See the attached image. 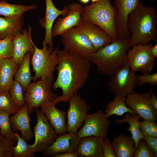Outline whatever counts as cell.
Wrapping results in <instances>:
<instances>
[{
  "label": "cell",
  "instance_id": "6da1fadb",
  "mask_svg": "<svg viewBox=\"0 0 157 157\" xmlns=\"http://www.w3.org/2000/svg\"><path fill=\"white\" fill-rule=\"evenodd\" d=\"M58 72L56 80L53 84L54 89H61L62 94L57 100L68 102L70 98L85 84L89 77L91 64L86 58L72 53L63 49L57 54Z\"/></svg>",
  "mask_w": 157,
  "mask_h": 157
},
{
  "label": "cell",
  "instance_id": "7a4b0ae2",
  "mask_svg": "<svg viewBox=\"0 0 157 157\" xmlns=\"http://www.w3.org/2000/svg\"><path fill=\"white\" fill-rule=\"evenodd\" d=\"M157 11L152 6H146L140 2L129 15L127 27L131 36L130 47L157 42Z\"/></svg>",
  "mask_w": 157,
  "mask_h": 157
},
{
  "label": "cell",
  "instance_id": "3957f363",
  "mask_svg": "<svg viewBox=\"0 0 157 157\" xmlns=\"http://www.w3.org/2000/svg\"><path fill=\"white\" fill-rule=\"evenodd\" d=\"M129 47V40L118 39L91 53L88 58L96 65L98 74L111 77L127 63V52Z\"/></svg>",
  "mask_w": 157,
  "mask_h": 157
},
{
  "label": "cell",
  "instance_id": "277c9868",
  "mask_svg": "<svg viewBox=\"0 0 157 157\" xmlns=\"http://www.w3.org/2000/svg\"><path fill=\"white\" fill-rule=\"evenodd\" d=\"M115 10L110 0H99L90 5L83 6L81 17L98 26L113 40L118 36L115 23Z\"/></svg>",
  "mask_w": 157,
  "mask_h": 157
},
{
  "label": "cell",
  "instance_id": "5b68a950",
  "mask_svg": "<svg viewBox=\"0 0 157 157\" xmlns=\"http://www.w3.org/2000/svg\"><path fill=\"white\" fill-rule=\"evenodd\" d=\"M33 54L31 58V64L35 75L32 80L36 82L38 78L49 79L53 81V72L58 64L57 54L58 46L54 49H51L46 45L42 49L38 48L34 44Z\"/></svg>",
  "mask_w": 157,
  "mask_h": 157
},
{
  "label": "cell",
  "instance_id": "8992f818",
  "mask_svg": "<svg viewBox=\"0 0 157 157\" xmlns=\"http://www.w3.org/2000/svg\"><path fill=\"white\" fill-rule=\"evenodd\" d=\"M53 81L49 79L39 78L36 82L31 83L24 93V98L29 114L35 109H38L48 100L56 101L58 96L51 90Z\"/></svg>",
  "mask_w": 157,
  "mask_h": 157
},
{
  "label": "cell",
  "instance_id": "52a82bcc",
  "mask_svg": "<svg viewBox=\"0 0 157 157\" xmlns=\"http://www.w3.org/2000/svg\"><path fill=\"white\" fill-rule=\"evenodd\" d=\"M60 36L64 49L72 53L88 58L91 53L96 51L87 36L77 26Z\"/></svg>",
  "mask_w": 157,
  "mask_h": 157
},
{
  "label": "cell",
  "instance_id": "ba28073f",
  "mask_svg": "<svg viewBox=\"0 0 157 157\" xmlns=\"http://www.w3.org/2000/svg\"><path fill=\"white\" fill-rule=\"evenodd\" d=\"M108 83L110 90L115 94L126 97L134 92L137 84L135 72L127 63L118 69L110 77Z\"/></svg>",
  "mask_w": 157,
  "mask_h": 157
},
{
  "label": "cell",
  "instance_id": "9c48e42d",
  "mask_svg": "<svg viewBox=\"0 0 157 157\" xmlns=\"http://www.w3.org/2000/svg\"><path fill=\"white\" fill-rule=\"evenodd\" d=\"M152 43L138 44L132 47L127 53V63L134 72L151 74L154 66L155 58L151 53Z\"/></svg>",
  "mask_w": 157,
  "mask_h": 157
},
{
  "label": "cell",
  "instance_id": "30bf717a",
  "mask_svg": "<svg viewBox=\"0 0 157 157\" xmlns=\"http://www.w3.org/2000/svg\"><path fill=\"white\" fill-rule=\"evenodd\" d=\"M34 110L37 122L34 128L35 141L31 144V152L33 153L44 151L58 135L42 111L38 109Z\"/></svg>",
  "mask_w": 157,
  "mask_h": 157
},
{
  "label": "cell",
  "instance_id": "8fae6325",
  "mask_svg": "<svg viewBox=\"0 0 157 157\" xmlns=\"http://www.w3.org/2000/svg\"><path fill=\"white\" fill-rule=\"evenodd\" d=\"M105 113L102 109L92 114H87L84 125L77 133L80 138L95 136L104 138L107 135L108 132L111 121L108 120Z\"/></svg>",
  "mask_w": 157,
  "mask_h": 157
},
{
  "label": "cell",
  "instance_id": "7c38bea8",
  "mask_svg": "<svg viewBox=\"0 0 157 157\" xmlns=\"http://www.w3.org/2000/svg\"><path fill=\"white\" fill-rule=\"evenodd\" d=\"M150 92L140 93L134 92L125 97L127 106L134 111L143 120L156 122L157 111L151 104Z\"/></svg>",
  "mask_w": 157,
  "mask_h": 157
},
{
  "label": "cell",
  "instance_id": "4fadbf2b",
  "mask_svg": "<svg viewBox=\"0 0 157 157\" xmlns=\"http://www.w3.org/2000/svg\"><path fill=\"white\" fill-rule=\"evenodd\" d=\"M69 107L67 111V121L66 132L76 133L78 128L85 121L90 107L87 104L85 100L76 94L69 99Z\"/></svg>",
  "mask_w": 157,
  "mask_h": 157
},
{
  "label": "cell",
  "instance_id": "5bb4252c",
  "mask_svg": "<svg viewBox=\"0 0 157 157\" xmlns=\"http://www.w3.org/2000/svg\"><path fill=\"white\" fill-rule=\"evenodd\" d=\"M140 0H114L115 10V23L118 39L129 40L131 34L127 27L128 18L130 13L136 7Z\"/></svg>",
  "mask_w": 157,
  "mask_h": 157
},
{
  "label": "cell",
  "instance_id": "9a60e30c",
  "mask_svg": "<svg viewBox=\"0 0 157 157\" xmlns=\"http://www.w3.org/2000/svg\"><path fill=\"white\" fill-rule=\"evenodd\" d=\"M83 7L82 3L75 2L67 6V14L64 17L58 18L53 26V38L61 35L66 31L77 25L81 19V14Z\"/></svg>",
  "mask_w": 157,
  "mask_h": 157
},
{
  "label": "cell",
  "instance_id": "2e32d148",
  "mask_svg": "<svg viewBox=\"0 0 157 157\" xmlns=\"http://www.w3.org/2000/svg\"><path fill=\"white\" fill-rule=\"evenodd\" d=\"M46 11L45 16L39 20L40 25L45 29V35L42 45L48 44L49 48L53 49L52 41V29L55 19L60 15L63 17L67 14V6H65L62 10L57 8L54 5L52 0H45Z\"/></svg>",
  "mask_w": 157,
  "mask_h": 157
},
{
  "label": "cell",
  "instance_id": "e0dca14e",
  "mask_svg": "<svg viewBox=\"0 0 157 157\" xmlns=\"http://www.w3.org/2000/svg\"><path fill=\"white\" fill-rule=\"evenodd\" d=\"M87 36L96 51L113 41L110 36L97 25L81 19L76 26Z\"/></svg>",
  "mask_w": 157,
  "mask_h": 157
},
{
  "label": "cell",
  "instance_id": "ac0fdd59",
  "mask_svg": "<svg viewBox=\"0 0 157 157\" xmlns=\"http://www.w3.org/2000/svg\"><path fill=\"white\" fill-rule=\"evenodd\" d=\"M55 101L48 100L41 106L40 110L44 114L58 135L66 132V111L58 109Z\"/></svg>",
  "mask_w": 157,
  "mask_h": 157
},
{
  "label": "cell",
  "instance_id": "d6986e66",
  "mask_svg": "<svg viewBox=\"0 0 157 157\" xmlns=\"http://www.w3.org/2000/svg\"><path fill=\"white\" fill-rule=\"evenodd\" d=\"M31 27L29 26L28 30L25 28L13 37L14 51L12 59L18 65L27 52H30L32 55L33 53L34 48L31 38Z\"/></svg>",
  "mask_w": 157,
  "mask_h": 157
},
{
  "label": "cell",
  "instance_id": "ffe728a7",
  "mask_svg": "<svg viewBox=\"0 0 157 157\" xmlns=\"http://www.w3.org/2000/svg\"><path fill=\"white\" fill-rule=\"evenodd\" d=\"M81 139L77 133H67L58 135L55 140L43 151L44 156L75 151Z\"/></svg>",
  "mask_w": 157,
  "mask_h": 157
},
{
  "label": "cell",
  "instance_id": "44dd1931",
  "mask_svg": "<svg viewBox=\"0 0 157 157\" xmlns=\"http://www.w3.org/2000/svg\"><path fill=\"white\" fill-rule=\"evenodd\" d=\"M29 114L26 104L17 112L10 117V122L13 130L20 132L22 137L26 141L30 140L33 135L31 127Z\"/></svg>",
  "mask_w": 157,
  "mask_h": 157
},
{
  "label": "cell",
  "instance_id": "7402d4cb",
  "mask_svg": "<svg viewBox=\"0 0 157 157\" xmlns=\"http://www.w3.org/2000/svg\"><path fill=\"white\" fill-rule=\"evenodd\" d=\"M104 138L95 136L81 138L76 151L81 157H103Z\"/></svg>",
  "mask_w": 157,
  "mask_h": 157
},
{
  "label": "cell",
  "instance_id": "603a6c76",
  "mask_svg": "<svg viewBox=\"0 0 157 157\" xmlns=\"http://www.w3.org/2000/svg\"><path fill=\"white\" fill-rule=\"evenodd\" d=\"M19 66L12 59H0V92H9Z\"/></svg>",
  "mask_w": 157,
  "mask_h": 157
},
{
  "label": "cell",
  "instance_id": "cb8c5ba5",
  "mask_svg": "<svg viewBox=\"0 0 157 157\" xmlns=\"http://www.w3.org/2000/svg\"><path fill=\"white\" fill-rule=\"evenodd\" d=\"M111 143L116 157H133L136 148L131 137L120 133L115 137Z\"/></svg>",
  "mask_w": 157,
  "mask_h": 157
},
{
  "label": "cell",
  "instance_id": "d4e9b609",
  "mask_svg": "<svg viewBox=\"0 0 157 157\" xmlns=\"http://www.w3.org/2000/svg\"><path fill=\"white\" fill-rule=\"evenodd\" d=\"M24 23L23 15L17 18L0 16V40L21 33L23 30Z\"/></svg>",
  "mask_w": 157,
  "mask_h": 157
},
{
  "label": "cell",
  "instance_id": "484cf974",
  "mask_svg": "<svg viewBox=\"0 0 157 157\" xmlns=\"http://www.w3.org/2000/svg\"><path fill=\"white\" fill-rule=\"evenodd\" d=\"M141 119V117L137 114L126 113L125 116L123 117L121 119L114 120V122L116 124H121L126 122L129 124L130 127H127L126 130L131 133V137L134 141L136 148L140 140L143 139L144 137L140 129V120Z\"/></svg>",
  "mask_w": 157,
  "mask_h": 157
},
{
  "label": "cell",
  "instance_id": "4316f807",
  "mask_svg": "<svg viewBox=\"0 0 157 157\" xmlns=\"http://www.w3.org/2000/svg\"><path fill=\"white\" fill-rule=\"evenodd\" d=\"M31 55L29 51L26 53L14 76L15 80L22 86L24 92H26L32 80L30 67Z\"/></svg>",
  "mask_w": 157,
  "mask_h": 157
},
{
  "label": "cell",
  "instance_id": "83f0119b",
  "mask_svg": "<svg viewBox=\"0 0 157 157\" xmlns=\"http://www.w3.org/2000/svg\"><path fill=\"white\" fill-rule=\"evenodd\" d=\"M37 7L35 4L29 6L14 4L2 0L0 1V15L7 18H17L22 16L26 12L36 9Z\"/></svg>",
  "mask_w": 157,
  "mask_h": 157
},
{
  "label": "cell",
  "instance_id": "f1b7e54d",
  "mask_svg": "<svg viewBox=\"0 0 157 157\" xmlns=\"http://www.w3.org/2000/svg\"><path fill=\"white\" fill-rule=\"evenodd\" d=\"M125 99V97L115 94L114 99L107 103L104 111L107 119L113 115L123 117V115L126 113H136L133 110L127 106Z\"/></svg>",
  "mask_w": 157,
  "mask_h": 157
},
{
  "label": "cell",
  "instance_id": "f546056e",
  "mask_svg": "<svg viewBox=\"0 0 157 157\" xmlns=\"http://www.w3.org/2000/svg\"><path fill=\"white\" fill-rule=\"evenodd\" d=\"M17 143L13 148V157H34V153L31 152V145L19 135L18 132L14 133Z\"/></svg>",
  "mask_w": 157,
  "mask_h": 157
},
{
  "label": "cell",
  "instance_id": "4dcf8cb0",
  "mask_svg": "<svg viewBox=\"0 0 157 157\" xmlns=\"http://www.w3.org/2000/svg\"><path fill=\"white\" fill-rule=\"evenodd\" d=\"M20 109L13 101L9 92H0V110L13 115L17 112Z\"/></svg>",
  "mask_w": 157,
  "mask_h": 157
},
{
  "label": "cell",
  "instance_id": "1f68e13d",
  "mask_svg": "<svg viewBox=\"0 0 157 157\" xmlns=\"http://www.w3.org/2000/svg\"><path fill=\"white\" fill-rule=\"evenodd\" d=\"M10 115L7 112L0 110V130L1 133L6 137L14 139L15 137L10 125Z\"/></svg>",
  "mask_w": 157,
  "mask_h": 157
},
{
  "label": "cell",
  "instance_id": "d6a6232c",
  "mask_svg": "<svg viewBox=\"0 0 157 157\" xmlns=\"http://www.w3.org/2000/svg\"><path fill=\"white\" fill-rule=\"evenodd\" d=\"M9 92L13 101L20 108L25 104L22 88L16 80L14 81Z\"/></svg>",
  "mask_w": 157,
  "mask_h": 157
},
{
  "label": "cell",
  "instance_id": "836d02e7",
  "mask_svg": "<svg viewBox=\"0 0 157 157\" xmlns=\"http://www.w3.org/2000/svg\"><path fill=\"white\" fill-rule=\"evenodd\" d=\"M0 133V157H13V148L16 142Z\"/></svg>",
  "mask_w": 157,
  "mask_h": 157
},
{
  "label": "cell",
  "instance_id": "e575fe53",
  "mask_svg": "<svg viewBox=\"0 0 157 157\" xmlns=\"http://www.w3.org/2000/svg\"><path fill=\"white\" fill-rule=\"evenodd\" d=\"M13 37L9 36L0 40V59H12L14 51Z\"/></svg>",
  "mask_w": 157,
  "mask_h": 157
},
{
  "label": "cell",
  "instance_id": "d590c367",
  "mask_svg": "<svg viewBox=\"0 0 157 157\" xmlns=\"http://www.w3.org/2000/svg\"><path fill=\"white\" fill-rule=\"evenodd\" d=\"M140 127L144 136L157 137V124L156 122L144 120L140 122Z\"/></svg>",
  "mask_w": 157,
  "mask_h": 157
},
{
  "label": "cell",
  "instance_id": "8d00e7d4",
  "mask_svg": "<svg viewBox=\"0 0 157 157\" xmlns=\"http://www.w3.org/2000/svg\"><path fill=\"white\" fill-rule=\"evenodd\" d=\"M134 157H155L143 139L139 141L134 154Z\"/></svg>",
  "mask_w": 157,
  "mask_h": 157
},
{
  "label": "cell",
  "instance_id": "74e56055",
  "mask_svg": "<svg viewBox=\"0 0 157 157\" xmlns=\"http://www.w3.org/2000/svg\"><path fill=\"white\" fill-rule=\"evenodd\" d=\"M138 80L137 85L142 86L144 84L149 83L151 86H154L157 84V72L153 74H142L136 75Z\"/></svg>",
  "mask_w": 157,
  "mask_h": 157
},
{
  "label": "cell",
  "instance_id": "f35d334b",
  "mask_svg": "<svg viewBox=\"0 0 157 157\" xmlns=\"http://www.w3.org/2000/svg\"><path fill=\"white\" fill-rule=\"evenodd\" d=\"M103 157H116L111 142L106 137L104 139L102 145Z\"/></svg>",
  "mask_w": 157,
  "mask_h": 157
},
{
  "label": "cell",
  "instance_id": "ab89813d",
  "mask_svg": "<svg viewBox=\"0 0 157 157\" xmlns=\"http://www.w3.org/2000/svg\"><path fill=\"white\" fill-rule=\"evenodd\" d=\"M144 140L153 153L154 157H157V137L144 136Z\"/></svg>",
  "mask_w": 157,
  "mask_h": 157
},
{
  "label": "cell",
  "instance_id": "60d3db41",
  "mask_svg": "<svg viewBox=\"0 0 157 157\" xmlns=\"http://www.w3.org/2000/svg\"><path fill=\"white\" fill-rule=\"evenodd\" d=\"M50 156L52 157H78L79 156L75 151L67 152L53 154Z\"/></svg>",
  "mask_w": 157,
  "mask_h": 157
},
{
  "label": "cell",
  "instance_id": "b9f144b4",
  "mask_svg": "<svg viewBox=\"0 0 157 157\" xmlns=\"http://www.w3.org/2000/svg\"><path fill=\"white\" fill-rule=\"evenodd\" d=\"M149 91L151 94V97L150 99V102L153 107L157 110V97L153 92V90L152 88H150Z\"/></svg>",
  "mask_w": 157,
  "mask_h": 157
},
{
  "label": "cell",
  "instance_id": "7bdbcfd3",
  "mask_svg": "<svg viewBox=\"0 0 157 157\" xmlns=\"http://www.w3.org/2000/svg\"><path fill=\"white\" fill-rule=\"evenodd\" d=\"M151 53L152 57L154 58H157V44L152 45L151 48Z\"/></svg>",
  "mask_w": 157,
  "mask_h": 157
},
{
  "label": "cell",
  "instance_id": "ee69618b",
  "mask_svg": "<svg viewBox=\"0 0 157 157\" xmlns=\"http://www.w3.org/2000/svg\"><path fill=\"white\" fill-rule=\"evenodd\" d=\"M81 3L83 4H87L88 3L90 0H79Z\"/></svg>",
  "mask_w": 157,
  "mask_h": 157
},
{
  "label": "cell",
  "instance_id": "f6af8a7d",
  "mask_svg": "<svg viewBox=\"0 0 157 157\" xmlns=\"http://www.w3.org/2000/svg\"><path fill=\"white\" fill-rule=\"evenodd\" d=\"M99 0H91V1H92V3H94L95 2H96L97 1H98Z\"/></svg>",
  "mask_w": 157,
  "mask_h": 157
},
{
  "label": "cell",
  "instance_id": "bcb514c9",
  "mask_svg": "<svg viewBox=\"0 0 157 157\" xmlns=\"http://www.w3.org/2000/svg\"><path fill=\"white\" fill-rule=\"evenodd\" d=\"M151 0L152 1H154V0Z\"/></svg>",
  "mask_w": 157,
  "mask_h": 157
},
{
  "label": "cell",
  "instance_id": "7dc6e473",
  "mask_svg": "<svg viewBox=\"0 0 157 157\" xmlns=\"http://www.w3.org/2000/svg\"><path fill=\"white\" fill-rule=\"evenodd\" d=\"M0 133H1V131H0Z\"/></svg>",
  "mask_w": 157,
  "mask_h": 157
}]
</instances>
